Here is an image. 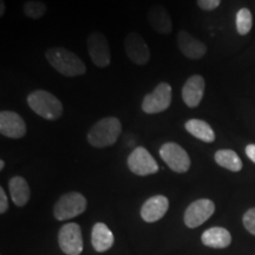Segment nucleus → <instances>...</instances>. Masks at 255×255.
I'll use <instances>...</instances> for the list:
<instances>
[{"mask_svg": "<svg viewBox=\"0 0 255 255\" xmlns=\"http://www.w3.org/2000/svg\"><path fill=\"white\" fill-rule=\"evenodd\" d=\"M45 58L53 69L66 77H77L87 72L83 60L71 51L64 47H51L45 52Z\"/></svg>", "mask_w": 255, "mask_h": 255, "instance_id": "1", "label": "nucleus"}, {"mask_svg": "<svg viewBox=\"0 0 255 255\" xmlns=\"http://www.w3.org/2000/svg\"><path fill=\"white\" fill-rule=\"evenodd\" d=\"M122 132V123L117 117H104L95 123L88 133V142L95 148H107L116 143Z\"/></svg>", "mask_w": 255, "mask_h": 255, "instance_id": "2", "label": "nucleus"}, {"mask_svg": "<svg viewBox=\"0 0 255 255\" xmlns=\"http://www.w3.org/2000/svg\"><path fill=\"white\" fill-rule=\"evenodd\" d=\"M27 104L33 113L47 121L59 120L64 113L62 102L46 90L32 91L27 96Z\"/></svg>", "mask_w": 255, "mask_h": 255, "instance_id": "3", "label": "nucleus"}, {"mask_svg": "<svg viewBox=\"0 0 255 255\" xmlns=\"http://www.w3.org/2000/svg\"><path fill=\"white\" fill-rule=\"evenodd\" d=\"M87 199L81 193L71 191V193L64 194L57 201L55 208H53V214L59 221H65V220L76 218L84 213L87 209Z\"/></svg>", "mask_w": 255, "mask_h": 255, "instance_id": "4", "label": "nucleus"}, {"mask_svg": "<svg viewBox=\"0 0 255 255\" xmlns=\"http://www.w3.org/2000/svg\"><path fill=\"white\" fill-rule=\"evenodd\" d=\"M173 90L168 83H159L150 94L145 95L142 102V110L145 114L154 115L163 113L170 107Z\"/></svg>", "mask_w": 255, "mask_h": 255, "instance_id": "5", "label": "nucleus"}, {"mask_svg": "<svg viewBox=\"0 0 255 255\" xmlns=\"http://www.w3.org/2000/svg\"><path fill=\"white\" fill-rule=\"evenodd\" d=\"M159 156L175 173H187L190 168V157L180 144L174 142L164 143L159 149Z\"/></svg>", "mask_w": 255, "mask_h": 255, "instance_id": "6", "label": "nucleus"}, {"mask_svg": "<svg viewBox=\"0 0 255 255\" xmlns=\"http://www.w3.org/2000/svg\"><path fill=\"white\" fill-rule=\"evenodd\" d=\"M88 52L92 63L98 68H107L111 63L109 41L102 32H91L87 38Z\"/></svg>", "mask_w": 255, "mask_h": 255, "instance_id": "7", "label": "nucleus"}, {"mask_svg": "<svg viewBox=\"0 0 255 255\" xmlns=\"http://www.w3.org/2000/svg\"><path fill=\"white\" fill-rule=\"evenodd\" d=\"M128 167L138 176L155 174L158 171V164L150 152L143 146H137L128 157Z\"/></svg>", "mask_w": 255, "mask_h": 255, "instance_id": "8", "label": "nucleus"}, {"mask_svg": "<svg viewBox=\"0 0 255 255\" xmlns=\"http://www.w3.org/2000/svg\"><path fill=\"white\" fill-rule=\"evenodd\" d=\"M124 50L128 58L136 65H145L150 60V50L143 37L137 32H130L124 38Z\"/></svg>", "mask_w": 255, "mask_h": 255, "instance_id": "9", "label": "nucleus"}, {"mask_svg": "<svg viewBox=\"0 0 255 255\" xmlns=\"http://www.w3.org/2000/svg\"><path fill=\"white\" fill-rule=\"evenodd\" d=\"M59 247L68 255H79L83 252L81 227L77 223H66L59 231Z\"/></svg>", "mask_w": 255, "mask_h": 255, "instance_id": "10", "label": "nucleus"}, {"mask_svg": "<svg viewBox=\"0 0 255 255\" xmlns=\"http://www.w3.org/2000/svg\"><path fill=\"white\" fill-rule=\"evenodd\" d=\"M215 205L208 199L196 200L188 207L184 213V223L187 227L196 228L205 223L210 216L214 214Z\"/></svg>", "mask_w": 255, "mask_h": 255, "instance_id": "11", "label": "nucleus"}, {"mask_svg": "<svg viewBox=\"0 0 255 255\" xmlns=\"http://www.w3.org/2000/svg\"><path fill=\"white\" fill-rule=\"evenodd\" d=\"M0 132L8 138H21L26 133V123L23 117L14 111L2 110L0 113Z\"/></svg>", "mask_w": 255, "mask_h": 255, "instance_id": "12", "label": "nucleus"}, {"mask_svg": "<svg viewBox=\"0 0 255 255\" xmlns=\"http://www.w3.org/2000/svg\"><path fill=\"white\" fill-rule=\"evenodd\" d=\"M206 82L200 75H194L187 79L182 88V98L188 108H196L205 95Z\"/></svg>", "mask_w": 255, "mask_h": 255, "instance_id": "13", "label": "nucleus"}, {"mask_svg": "<svg viewBox=\"0 0 255 255\" xmlns=\"http://www.w3.org/2000/svg\"><path fill=\"white\" fill-rule=\"evenodd\" d=\"M177 46L181 52L189 59H200L206 55L207 46L205 43L191 36L189 32L181 30L177 34Z\"/></svg>", "mask_w": 255, "mask_h": 255, "instance_id": "14", "label": "nucleus"}, {"mask_svg": "<svg viewBox=\"0 0 255 255\" xmlns=\"http://www.w3.org/2000/svg\"><path fill=\"white\" fill-rule=\"evenodd\" d=\"M149 24L152 30L159 34H169L173 31V20L168 9L161 4H155L150 6L146 13Z\"/></svg>", "mask_w": 255, "mask_h": 255, "instance_id": "15", "label": "nucleus"}, {"mask_svg": "<svg viewBox=\"0 0 255 255\" xmlns=\"http://www.w3.org/2000/svg\"><path fill=\"white\" fill-rule=\"evenodd\" d=\"M169 208V201L163 195H155L146 200L142 206L141 216L145 222H156L161 220Z\"/></svg>", "mask_w": 255, "mask_h": 255, "instance_id": "16", "label": "nucleus"}, {"mask_svg": "<svg viewBox=\"0 0 255 255\" xmlns=\"http://www.w3.org/2000/svg\"><path fill=\"white\" fill-rule=\"evenodd\" d=\"M92 246L98 253H103L113 247L115 238L113 232L110 231L105 223L98 222L92 228Z\"/></svg>", "mask_w": 255, "mask_h": 255, "instance_id": "17", "label": "nucleus"}, {"mask_svg": "<svg viewBox=\"0 0 255 255\" xmlns=\"http://www.w3.org/2000/svg\"><path fill=\"white\" fill-rule=\"evenodd\" d=\"M203 245L212 248H226L231 245L232 235L227 229L222 227H213L207 229L202 234Z\"/></svg>", "mask_w": 255, "mask_h": 255, "instance_id": "18", "label": "nucleus"}, {"mask_svg": "<svg viewBox=\"0 0 255 255\" xmlns=\"http://www.w3.org/2000/svg\"><path fill=\"white\" fill-rule=\"evenodd\" d=\"M9 195L13 203L18 207H24L30 200V187L26 180L20 176H14L8 182Z\"/></svg>", "mask_w": 255, "mask_h": 255, "instance_id": "19", "label": "nucleus"}, {"mask_svg": "<svg viewBox=\"0 0 255 255\" xmlns=\"http://www.w3.org/2000/svg\"><path fill=\"white\" fill-rule=\"evenodd\" d=\"M184 128H186L188 132L191 133L194 137H196L200 141H203L206 143H212L215 141L214 130L205 121L197 119L189 120L184 124Z\"/></svg>", "mask_w": 255, "mask_h": 255, "instance_id": "20", "label": "nucleus"}, {"mask_svg": "<svg viewBox=\"0 0 255 255\" xmlns=\"http://www.w3.org/2000/svg\"><path fill=\"white\" fill-rule=\"evenodd\" d=\"M215 161L220 167L228 169V170L240 171L242 169V162L240 157L235 151L231 150V149H222L215 152Z\"/></svg>", "mask_w": 255, "mask_h": 255, "instance_id": "21", "label": "nucleus"}, {"mask_svg": "<svg viewBox=\"0 0 255 255\" xmlns=\"http://www.w3.org/2000/svg\"><path fill=\"white\" fill-rule=\"evenodd\" d=\"M47 11V6L45 2L40 1V0H27L23 5V13L25 17L33 19L43 18Z\"/></svg>", "mask_w": 255, "mask_h": 255, "instance_id": "22", "label": "nucleus"}, {"mask_svg": "<svg viewBox=\"0 0 255 255\" xmlns=\"http://www.w3.org/2000/svg\"><path fill=\"white\" fill-rule=\"evenodd\" d=\"M252 26H253V17L251 11L246 7L241 8L237 14V30L239 34L246 36L250 33Z\"/></svg>", "mask_w": 255, "mask_h": 255, "instance_id": "23", "label": "nucleus"}, {"mask_svg": "<svg viewBox=\"0 0 255 255\" xmlns=\"http://www.w3.org/2000/svg\"><path fill=\"white\" fill-rule=\"evenodd\" d=\"M244 226L251 234L255 235V208L247 210L244 215Z\"/></svg>", "mask_w": 255, "mask_h": 255, "instance_id": "24", "label": "nucleus"}, {"mask_svg": "<svg viewBox=\"0 0 255 255\" xmlns=\"http://www.w3.org/2000/svg\"><path fill=\"white\" fill-rule=\"evenodd\" d=\"M197 6L203 11H213V9L218 8L221 0H196Z\"/></svg>", "mask_w": 255, "mask_h": 255, "instance_id": "25", "label": "nucleus"}, {"mask_svg": "<svg viewBox=\"0 0 255 255\" xmlns=\"http://www.w3.org/2000/svg\"><path fill=\"white\" fill-rule=\"evenodd\" d=\"M7 209H8L7 196H6L4 188H0V213L4 214Z\"/></svg>", "mask_w": 255, "mask_h": 255, "instance_id": "26", "label": "nucleus"}, {"mask_svg": "<svg viewBox=\"0 0 255 255\" xmlns=\"http://www.w3.org/2000/svg\"><path fill=\"white\" fill-rule=\"evenodd\" d=\"M246 155L252 162L255 163V144H250L246 146Z\"/></svg>", "mask_w": 255, "mask_h": 255, "instance_id": "27", "label": "nucleus"}, {"mask_svg": "<svg viewBox=\"0 0 255 255\" xmlns=\"http://www.w3.org/2000/svg\"><path fill=\"white\" fill-rule=\"evenodd\" d=\"M6 11V5H5V0H0V17L5 14Z\"/></svg>", "mask_w": 255, "mask_h": 255, "instance_id": "28", "label": "nucleus"}, {"mask_svg": "<svg viewBox=\"0 0 255 255\" xmlns=\"http://www.w3.org/2000/svg\"><path fill=\"white\" fill-rule=\"evenodd\" d=\"M4 167H5V162L1 159V161H0V170H2V169H4Z\"/></svg>", "mask_w": 255, "mask_h": 255, "instance_id": "29", "label": "nucleus"}]
</instances>
